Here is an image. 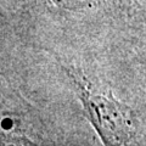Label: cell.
I'll return each mask as SVG.
<instances>
[{"label":"cell","instance_id":"cell-3","mask_svg":"<svg viewBox=\"0 0 146 146\" xmlns=\"http://www.w3.org/2000/svg\"><path fill=\"white\" fill-rule=\"evenodd\" d=\"M49 4L54 7L61 9V10H78L93 6L95 4H99L102 0H48Z\"/></svg>","mask_w":146,"mask_h":146},{"label":"cell","instance_id":"cell-1","mask_svg":"<svg viewBox=\"0 0 146 146\" xmlns=\"http://www.w3.org/2000/svg\"><path fill=\"white\" fill-rule=\"evenodd\" d=\"M83 106L84 115L104 146H143V134L134 111L110 89L76 67H65Z\"/></svg>","mask_w":146,"mask_h":146},{"label":"cell","instance_id":"cell-2","mask_svg":"<svg viewBox=\"0 0 146 146\" xmlns=\"http://www.w3.org/2000/svg\"><path fill=\"white\" fill-rule=\"evenodd\" d=\"M0 146H44L31 134L21 112L0 104Z\"/></svg>","mask_w":146,"mask_h":146}]
</instances>
